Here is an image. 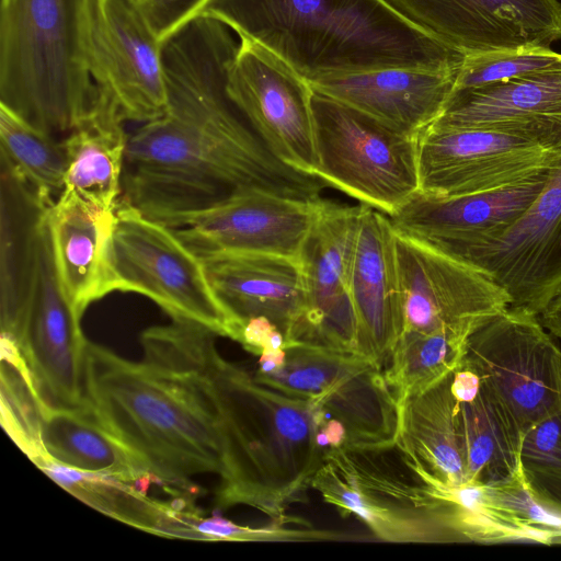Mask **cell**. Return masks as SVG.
Wrapping results in <instances>:
<instances>
[{
    "instance_id": "obj_28",
    "label": "cell",
    "mask_w": 561,
    "mask_h": 561,
    "mask_svg": "<svg viewBox=\"0 0 561 561\" xmlns=\"http://www.w3.org/2000/svg\"><path fill=\"white\" fill-rule=\"evenodd\" d=\"M451 374L399 403L396 447L414 478L457 488L468 483Z\"/></svg>"
},
{
    "instance_id": "obj_9",
    "label": "cell",
    "mask_w": 561,
    "mask_h": 561,
    "mask_svg": "<svg viewBox=\"0 0 561 561\" xmlns=\"http://www.w3.org/2000/svg\"><path fill=\"white\" fill-rule=\"evenodd\" d=\"M311 489L343 516L354 515L379 540L393 543H458L438 500L417 480L407 482L374 463L368 453L330 448Z\"/></svg>"
},
{
    "instance_id": "obj_13",
    "label": "cell",
    "mask_w": 561,
    "mask_h": 561,
    "mask_svg": "<svg viewBox=\"0 0 561 561\" xmlns=\"http://www.w3.org/2000/svg\"><path fill=\"white\" fill-rule=\"evenodd\" d=\"M322 201L244 186L204 208L158 221L171 227L199 257L238 252L299 259Z\"/></svg>"
},
{
    "instance_id": "obj_1",
    "label": "cell",
    "mask_w": 561,
    "mask_h": 561,
    "mask_svg": "<svg viewBox=\"0 0 561 561\" xmlns=\"http://www.w3.org/2000/svg\"><path fill=\"white\" fill-rule=\"evenodd\" d=\"M196 15L162 42L165 113L128 136L122 202L150 218L204 208L244 186L319 199L327 185L262 142L227 92L239 45Z\"/></svg>"
},
{
    "instance_id": "obj_21",
    "label": "cell",
    "mask_w": 561,
    "mask_h": 561,
    "mask_svg": "<svg viewBox=\"0 0 561 561\" xmlns=\"http://www.w3.org/2000/svg\"><path fill=\"white\" fill-rule=\"evenodd\" d=\"M360 205L350 294L358 353L383 369L404 330L396 229L388 215Z\"/></svg>"
},
{
    "instance_id": "obj_3",
    "label": "cell",
    "mask_w": 561,
    "mask_h": 561,
    "mask_svg": "<svg viewBox=\"0 0 561 561\" xmlns=\"http://www.w3.org/2000/svg\"><path fill=\"white\" fill-rule=\"evenodd\" d=\"M197 15L266 48L309 83L382 68L456 71L465 59L388 0H208Z\"/></svg>"
},
{
    "instance_id": "obj_22",
    "label": "cell",
    "mask_w": 561,
    "mask_h": 561,
    "mask_svg": "<svg viewBox=\"0 0 561 561\" xmlns=\"http://www.w3.org/2000/svg\"><path fill=\"white\" fill-rule=\"evenodd\" d=\"M554 169L531 181L476 195L435 198L417 192L389 218L398 232L445 252L488 244L524 216Z\"/></svg>"
},
{
    "instance_id": "obj_38",
    "label": "cell",
    "mask_w": 561,
    "mask_h": 561,
    "mask_svg": "<svg viewBox=\"0 0 561 561\" xmlns=\"http://www.w3.org/2000/svg\"><path fill=\"white\" fill-rule=\"evenodd\" d=\"M542 327L561 341V284L538 314Z\"/></svg>"
},
{
    "instance_id": "obj_19",
    "label": "cell",
    "mask_w": 561,
    "mask_h": 561,
    "mask_svg": "<svg viewBox=\"0 0 561 561\" xmlns=\"http://www.w3.org/2000/svg\"><path fill=\"white\" fill-rule=\"evenodd\" d=\"M477 265L539 314L561 284V164L524 216L495 241L447 252Z\"/></svg>"
},
{
    "instance_id": "obj_15",
    "label": "cell",
    "mask_w": 561,
    "mask_h": 561,
    "mask_svg": "<svg viewBox=\"0 0 561 561\" xmlns=\"http://www.w3.org/2000/svg\"><path fill=\"white\" fill-rule=\"evenodd\" d=\"M80 320L60 287L45 219L30 301L15 330L4 334L16 343L37 393L50 407L87 408L88 340Z\"/></svg>"
},
{
    "instance_id": "obj_20",
    "label": "cell",
    "mask_w": 561,
    "mask_h": 561,
    "mask_svg": "<svg viewBox=\"0 0 561 561\" xmlns=\"http://www.w3.org/2000/svg\"><path fill=\"white\" fill-rule=\"evenodd\" d=\"M201 259L218 300L237 328V342L248 320L265 317L283 333L287 347L297 344L307 311L299 259L238 252Z\"/></svg>"
},
{
    "instance_id": "obj_27",
    "label": "cell",
    "mask_w": 561,
    "mask_h": 561,
    "mask_svg": "<svg viewBox=\"0 0 561 561\" xmlns=\"http://www.w3.org/2000/svg\"><path fill=\"white\" fill-rule=\"evenodd\" d=\"M0 320L11 333L30 301L42 231L56 199L42 193L0 160Z\"/></svg>"
},
{
    "instance_id": "obj_7",
    "label": "cell",
    "mask_w": 561,
    "mask_h": 561,
    "mask_svg": "<svg viewBox=\"0 0 561 561\" xmlns=\"http://www.w3.org/2000/svg\"><path fill=\"white\" fill-rule=\"evenodd\" d=\"M311 103L327 186L388 216L419 192L417 138L314 91Z\"/></svg>"
},
{
    "instance_id": "obj_18",
    "label": "cell",
    "mask_w": 561,
    "mask_h": 561,
    "mask_svg": "<svg viewBox=\"0 0 561 561\" xmlns=\"http://www.w3.org/2000/svg\"><path fill=\"white\" fill-rule=\"evenodd\" d=\"M360 209L322 201L299 255L307 311L297 344L358 353L350 280Z\"/></svg>"
},
{
    "instance_id": "obj_37",
    "label": "cell",
    "mask_w": 561,
    "mask_h": 561,
    "mask_svg": "<svg viewBox=\"0 0 561 561\" xmlns=\"http://www.w3.org/2000/svg\"><path fill=\"white\" fill-rule=\"evenodd\" d=\"M161 42L195 18L208 0H129Z\"/></svg>"
},
{
    "instance_id": "obj_14",
    "label": "cell",
    "mask_w": 561,
    "mask_h": 561,
    "mask_svg": "<svg viewBox=\"0 0 561 561\" xmlns=\"http://www.w3.org/2000/svg\"><path fill=\"white\" fill-rule=\"evenodd\" d=\"M227 92L277 159L317 178L313 90L309 82L266 48L240 38Z\"/></svg>"
},
{
    "instance_id": "obj_17",
    "label": "cell",
    "mask_w": 561,
    "mask_h": 561,
    "mask_svg": "<svg viewBox=\"0 0 561 561\" xmlns=\"http://www.w3.org/2000/svg\"><path fill=\"white\" fill-rule=\"evenodd\" d=\"M91 75L124 121L145 124L167 111L162 42L129 0H100Z\"/></svg>"
},
{
    "instance_id": "obj_4",
    "label": "cell",
    "mask_w": 561,
    "mask_h": 561,
    "mask_svg": "<svg viewBox=\"0 0 561 561\" xmlns=\"http://www.w3.org/2000/svg\"><path fill=\"white\" fill-rule=\"evenodd\" d=\"M84 389L96 419L165 488L192 495V477L225 471L219 435L186 387L167 368L130 362L90 341Z\"/></svg>"
},
{
    "instance_id": "obj_16",
    "label": "cell",
    "mask_w": 561,
    "mask_h": 561,
    "mask_svg": "<svg viewBox=\"0 0 561 561\" xmlns=\"http://www.w3.org/2000/svg\"><path fill=\"white\" fill-rule=\"evenodd\" d=\"M415 25L467 55L551 48L561 39L559 0H388Z\"/></svg>"
},
{
    "instance_id": "obj_31",
    "label": "cell",
    "mask_w": 561,
    "mask_h": 561,
    "mask_svg": "<svg viewBox=\"0 0 561 561\" xmlns=\"http://www.w3.org/2000/svg\"><path fill=\"white\" fill-rule=\"evenodd\" d=\"M39 437L48 458L135 482L149 471L87 408L42 405Z\"/></svg>"
},
{
    "instance_id": "obj_6",
    "label": "cell",
    "mask_w": 561,
    "mask_h": 561,
    "mask_svg": "<svg viewBox=\"0 0 561 561\" xmlns=\"http://www.w3.org/2000/svg\"><path fill=\"white\" fill-rule=\"evenodd\" d=\"M285 351L279 368L254 374L259 381L312 401L324 421L342 425L346 449L379 454L396 447L399 404L378 364L358 353L308 344Z\"/></svg>"
},
{
    "instance_id": "obj_29",
    "label": "cell",
    "mask_w": 561,
    "mask_h": 561,
    "mask_svg": "<svg viewBox=\"0 0 561 561\" xmlns=\"http://www.w3.org/2000/svg\"><path fill=\"white\" fill-rule=\"evenodd\" d=\"M34 463L64 490L112 518L153 535L195 540L194 526L203 516L185 496L159 501L113 476L71 468L48 457Z\"/></svg>"
},
{
    "instance_id": "obj_26",
    "label": "cell",
    "mask_w": 561,
    "mask_h": 561,
    "mask_svg": "<svg viewBox=\"0 0 561 561\" xmlns=\"http://www.w3.org/2000/svg\"><path fill=\"white\" fill-rule=\"evenodd\" d=\"M116 210L60 194L46 221L60 287L82 317L94 301L114 291L110 248Z\"/></svg>"
},
{
    "instance_id": "obj_2",
    "label": "cell",
    "mask_w": 561,
    "mask_h": 561,
    "mask_svg": "<svg viewBox=\"0 0 561 561\" xmlns=\"http://www.w3.org/2000/svg\"><path fill=\"white\" fill-rule=\"evenodd\" d=\"M218 334L185 319L146 329L144 359L170 370L214 423L225 471L216 492L219 510L250 506L271 520H289L290 505L307 499L324 450L318 435L322 411L259 381L225 359Z\"/></svg>"
},
{
    "instance_id": "obj_32",
    "label": "cell",
    "mask_w": 561,
    "mask_h": 561,
    "mask_svg": "<svg viewBox=\"0 0 561 561\" xmlns=\"http://www.w3.org/2000/svg\"><path fill=\"white\" fill-rule=\"evenodd\" d=\"M469 335L404 331L383 368L398 404L432 387L461 363Z\"/></svg>"
},
{
    "instance_id": "obj_23",
    "label": "cell",
    "mask_w": 561,
    "mask_h": 561,
    "mask_svg": "<svg viewBox=\"0 0 561 561\" xmlns=\"http://www.w3.org/2000/svg\"><path fill=\"white\" fill-rule=\"evenodd\" d=\"M432 125L510 133L561 153V67L454 90Z\"/></svg>"
},
{
    "instance_id": "obj_8",
    "label": "cell",
    "mask_w": 561,
    "mask_h": 561,
    "mask_svg": "<svg viewBox=\"0 0 561 561\" xmlns=\"http://www.w3.org/2000/svg\"><path fill=\"white\" fill-rule=\"evenodd\" d=\"M113 288L142 295L171 319L201 323L238 341L237 328L218 300L202 259L175 231L119 202L110 248Z\"/></svg>"
},
{
    "instance_id": "obj_12",
    "label": "cell",
    "mask_w": 561,
    "mask_h": 561,
    "mask_svg": "<svg viewBox=\"0 0 561 561\" xmlns=\"http://www.w3.org/2000/svg\"><path fill=\"white\" fill-rule=\"evenodd\" d=\"M404 331L470 335L512 305L488 273L396 230Z\"/></svg>"
},
{
    "instance_id": "obj_11",
    "label": "cell",
    "mask_w": 561,
    "mask_h": 561,
    "mask_svg": "<svg viewBox=\"0 0 561 561\" xmlns=\"http://www.w3.org/2000/svg\"><path fill=\"white\" fill-rule=\"evenodd\" d=\"M419 192L435 198L476 195L531 181L561 164V153L485 128L431 125L417 137Z\"/></svg>"
},
{
    "instance_id": "obj_36",
    "label": "cell",
    "mask_w": 561,
    "mask_h": 561,
    "mask_svg": "<svg viewBox=\"0 0 561 561\" xmlns=\"http://www.w3.org/2000/svg\"><path fill=\"white\" fill-rule=\"evenodd\" d=\"M561 67V53L551 48L506 49L465 56L455 89H473L531 72Z\"/></svg>"
},
{
    "instance_id": "obj_10",
    "label": "cell",
    "mask_w": 561,
    "mask_h": 561,
    "mask_svg": "<svg viewBox=\"0 0 561 561\" xmlns=\"http://www.w3.org/2000/svg\"><path fill=\"white\" fill-rule=\"evenodd\" d=\"M511 410L524 433L561 412V350L537 314L508 307L468 337L462 359Z\"/></svg>"
},
{
    "instance_id": "obj_25",
    "label": "cell",
    "mask_w": 561,
    "mask_h": 561,
    "mask_svg": "<svg viewBox=\"0 0 561 561\" xmlns=\"http://www.w3.org/2000/svg\"><path fill=\"white\" fill-rule=\"evenodd\" d=\"M456 71L382 68L309 83L314 92L347 104L417 138L443 113Z\"/></svg>"
},
{
    "instance_id": "obj_5",
    "label": "cell",
    "mask_w": 561,
    "mask_h": 561,
    "mask_svg": "<svg viewBox=\"0 0 561 561\" xmlns=\"http://www.w3.org/2000/svg\"><path fill=\"white\" fill-rule=\"evenodd\" d=\"M100 0L0 1V104L33 127L70 133L92 111Z\"/></svg>"
},
{
    "instance_id": "obj_35",
    "label": "cell",
    "mask_w": 561,
    "mask_h": 561,
    "mask_svg": "<svg viewBox=\"0 0 561 561\" xmlns=\"http://www.w3.org/2000/svg\"><path fill=\"white\" fill-rule=\"evenodd\" d=\"M522 470L533 501L561 518V412L525 432Z\"/></svg>"
},
{
    "instance_id": "obj_24",
    "label": "cell",
    "mask_w": 561,
    "mask_h": 561,
    "mask_svg": "<svg viewBox=\"0 0 561 561\" xmlns=\"http://www.w3.org/2000/svg\"><path fill=\"white\" fill-rule=\"evenodd\" d=\"M458 427L469 484L525 485L524 431L490 385L461 363L451 374Z\"/></svg>"
},
{
    "instance_id": "obj_34",
    "label": "cell",
    "mask_w": 561,
    "mask_h": 561,
    "mask_svg": "<svg viewBox=\"0 0 561 561\" xmlns=\"http://www.w3.org/2000/svg\"><path fill=\"white\" fill-rule=\"evenodd\" d=\"M43 403L16 343L1 333V423L33 462L47 457L39 437Z\"/></svg>"
},
{
    "instance_id": "obj_30",
    "label": "cell",
    "mask_w": 561,
    "mask_h": 561,
    "mask_svg": "<svg viewBox=\"0 0 561 561\" xmlns=\"http://www.w3.org/2000/svg\"><path fill=\"white\" fill-rule=\"evenodd\" d=\"M123 123L114 103L99 91L92 111L62 139L67 170L61 194L116 210L128 141Z\"/></svg>"
},
{
    "instance_id": "obj_33",
    "label": "cell",
    "mask_w": 561,
    "mask_h": 561,
    "mask_svg": "<svg viewBox=\"0 0 561 561\" xmlns=\"http://www.w3.org/2000/svg\"><path fill=\"white\" fill-rule=\"evenodd\" d=\"M0 160L42 193L57 199L64 190L67 153L62 140L0 104Z\"/></svg>"
}]
</instances>
